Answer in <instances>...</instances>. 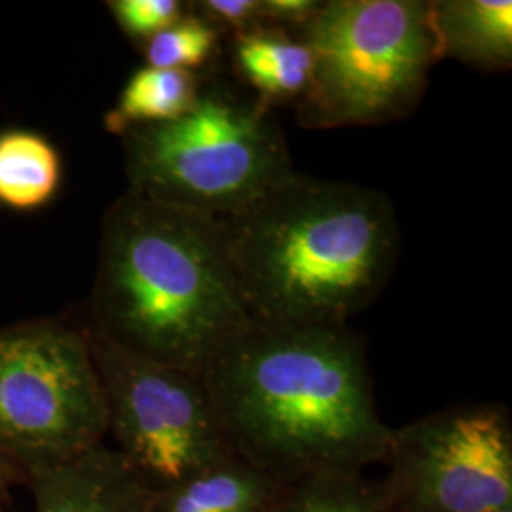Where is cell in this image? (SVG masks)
<instances>
[{"label":"cell","mask_w":512,"mask_h":512,"mask_svg":"<svg viewBox=\"0 0 512 512\" xmlns=\"http://www.w3.org/2000/svg\"><path fill=\"white\" fill-rule=\"evenodd\" d=\"M200 382L228 452L279 486L361 475L389 454L393 431L348 325L251 319L209 357Z\"/></svg>","instance_id":"6da1fadb"},{"label":"cell","mask_w":512,"mask_h":512,"mask_svg":"<svg viewBox=\"0 0 512 512\" xmlns=\"http://www.w3.org/2000/svg\"><path fill=\"white\" fill-rule=\"evenodd\" d=\"M222 224L249 317L268 323L348 325L384 291L401 243L385 194L300 173Z\"/></svg>","instance_id":"7a4b0ae2"},{"label":"cell","mask_w":512,"mask_h":512,"mask_svg":"<svg viewBox=\"0 0 512 512\" xmlns=\"http://www.w3.org/2000/svg\"><path fill=\"white\" fill-rule=\"evenodd\" d=\"M251 321L222 220L126 190L103 219L92 330L150 361L200 376Z\"/></svg>","instance_id":"3957f363"},{"label":"cell","mask_w":512,"mask_h":512,"mask_svg":"<svg viewBox=\"0 0 512 512\" xmlns=\"http://www.w3.org/2000/svg\"><path fill=\"white\" fill-rule=\"evenodd\" d=\"M122 139L129 192L211 219L238 217L296 173L272 105L217 82L177 120Z\"/></svg>","instance_id":"277c9868"},{"label":"cell","mask_w":512,"mask_h":512,"mask_svg":"<svg viewBox=\"0 0 512 512\" xmlns=\"http://www.w3.org/2000/svg\"><path fill=\"white\" fill-rule=\"evenodd\" d=\"M300 31L313 61L296 105L306 129L403 118L418 107L440 61L431 6L421 0H325Z\"/></svg>","instance_id":"5b68a950"},{"label":"cell","mask_w":512,"mask_h":512,"mask_svg":"<svg viewBox=\"0 0 512 512\" xmlns=\"http://www.w3.org/2000/svg\"><path fill=\"white\" fill-rule=\"evenodd\" d=\"M107 435L109 410L88 330L57 319L0 329V452L23 475Z\"/></svg>","instance_id":"8992f818"},{"label":"cell","mask_w":512,"mask_h":512,"mask_svg":"<svg viewBox=\"0 0 512 512\" xmlns=\"http://www.w3.org/2000/svg\"><path fill=\"white\" fill-rule=\"evenodd\" d=\"M107 410L109 435L154 492L234 458L200 376L135 355L88 330Z\"/></svg>","instance_id":"52a82bcc"},{"label":"cell","mask_w":512,"mask_h":512,"mask_svg":"<svg viewBox=\"0 0 512 512\" xmlns=\"http://www.w3.org/2000/svg\"><path fill=\"white\" fill-rule=\"evenodd\" d=\"M387 458L412 512L512 507L511 427L494 406L452 408L393 431Z\"/></svg>","instance_id":"ba28073f"},{"label":"cell","mask_w":512,"mask_h":512,"mask_svg":"<svg viewBox=\"0 0 512 512\" xmlns=\"http://www.w3.org/2000/svg\"><path fill=\"white\" fill-rule=\"evenodd\" d=\"M37 512H148L152 490L105 442L25 471Z\"/></svg>","instance_id":"9c48e42d"},{"label":"cell","mask_w":512,"mask_h":512,"mask_svg":"<svg viewBox=\"0 0 512 512\" xmlns=\"http://www.w3.org/2000/svg\"><path fill=\"white\" fill-rule=\"evenodd\" d=\"M429 6L440 59L482 71L511 69V0H437Z\"/></svg>","instance_id":"30bf717a"},{"label":"cell","mask_w":512,"mask_h":512,"mask_svg":"<svg viewBox=\"0 0 512 512\" xmlns=\"http://www.w3.org/2000/svg\"><path fill=\"white\" fill-rule=\"evenodd\" d=\"M279 484L236 458L152 494L148 512H272Z\"/></svg>","instance_id":"8fae6325"},{"label":"cell","mask_w":512,"mask_h":512,"mask_svg":"<svg viewBox=\"0 0 512 512\" xmlns=\"http://www.w3.org/2000/svg\"><path fill=\"white\" fill-rule=\"evenodd\" d=\"M234 59L241 76L266 103L300 99L310 86L311 52L283 29L256 27L236 37Z\"/></svg>","instance_id":"7c38bea8"},{"label":"cell","mask_w":512,"mask_h":512,"mask_svg":"<svg viewBox=\"0 0 512 512\" xmlns=\"http://www.w3.org/2000/svg\"><path fill=\"white\" fill-rule=\"evenodd\" d=\"M63 179L57 148L29 129L0 133V205L35 211L52 202Z\"/></svg>","instance_id":"4fadbf2b"},{"label":"cell","mask_w":512,"mask_h":512,"mask_svg":"<svg viewBox=\"0 0 512 512\" xmlns=\"http://www.w3.org/2000/svg\"><path fill=\"white\" fill-rule=\"evenodd\" d=\"M196 73L143 67L129 76L116 105L105 116L109 133L124 135L129 129L177 120L200 93Z\"/></svg>","instance_id":"5bb4252c"},{"label":"cell","mask_w":512,"mask_h":512,"mask_svg":"<svg viewBox=\"0 0 512 512\" xmlns=\"http://www.w3.org/2000/svg\"><path fill=\"white\" fill-rule=\"evenodd\" d=\"M385 497L384 490L359 475L319 476L277 497L272 512H382Z\"/></svg>","instance_id":"9a60e30c"},{"label":"cell","mask_w":512,"mask_h":512,"mask_svg":"<svg viewBox=\"0 0 512 512\" xmlns=\"http://www.w3.org/2000/svg\"><path fill=\"white\" fill-rule=\"evenodd\" d=\"M219 29L198 14L183 16L145 44L148 67L194 73L217 52Z\"/></svg>","instance_id":"2e32d148"},{"label":"cell","mask_w":512,"mask_h":512,"mask_svg":"<svg viewBox=\"0 0 512 512\" xmlns=\"http://www.w3.org/2000/svg\"><path fill=\"white\" fill-rule=\"evenodd\" d=\"M109 10L128 37L145 44L184 16L179 0H112Z\"/></svg>","instance_id":"e0dca14e"},{"label":"cell","mask_w":512,"mask_h":512,"mask_svg":"<svg viewBox=\"0 0 512 512\" xmlns=\"http://www.w3.org/2000/svg\"><path fill=\"white\" fill-rule=\"evenodd\" d=\"M190 6H196L200 12L198 16L209 21L215 29H230L236 37L260 27L258 0H203Z\"/></svg>","instance_id":"ac0fdd59"},{"label":"cell","mask_w":512,"mask_h":512,"mask_svg":"<svg viewBox=\"0 0 512 512\" xmlns=\"http://www.w3.org/2000/svg\"><path fill=\"white\" fill-rule=\"evenodd\" d=\"M321 0H258L260 27H306L321 8Z\"/></svg>","instance_id":"d6986e66"},{"label":"cell","mask_w":512,"mask_h":512,"mask_svg":"<svg viewBox=\"0 0 512 512\" xmlns=\"http://www.w3.org/2000/svg\"><path fill=\"white\" fill-rule=\"evenodd\" d=\"M19 478L25 480L23 471L19 469L18 465H16L12 459L6 458V456L0 452V505L8 499L14 482H18Z\"/></svg>","instance_id":"ffe728a7"},{"label":"cell","mask_w":512,"mask_h":512,"mask_svg":"<svg viewBox=\"0 0 512 512\" xmlns=\"http://www.w3.org/2000/svg\"><path fill=\"white\" fill-rule=\"evenodd\" d=\"M494 512H512V507H505V509H497Z\"/></svg>","instance_id":"44dd1931"}]
</instances>
